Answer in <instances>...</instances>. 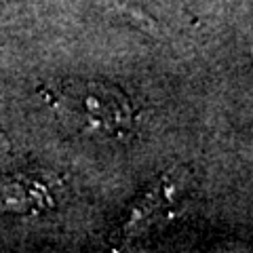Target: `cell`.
Instances as JSON below:
<instances>
[{
    "label": "cell",
    "instance_id": "1",
    "mask_svg": "<svg viewBox=\"0 0 253 253\" xmlns=\"http://www.w3.org/2000/svg\"><path fill=\"white\" fill-rule=\"evenodd\" d=\"M44 95L57 118L76 135L123 139L135 126V110L129 97L106 81L70 78Z\"/></svg>",
    "mask_w": 253,
    "mask_h": 253
}]
</instances>
